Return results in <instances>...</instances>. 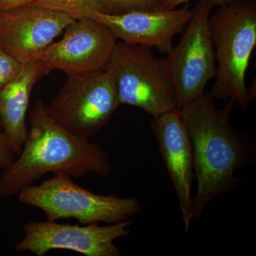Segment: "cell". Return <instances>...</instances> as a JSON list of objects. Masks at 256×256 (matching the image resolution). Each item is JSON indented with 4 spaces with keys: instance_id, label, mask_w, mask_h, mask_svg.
<instances>
[{
    "instance_id": "1",
    "label": "cell",
    "mask_w": 256,
    "mask_h": 256,
    "mask_svg": "<svg viewBox=\"0 0 256 256\" xmlns=\"http://www.w3.org/2000/svg\"><path fill=\"white\" fill-rule=\"evenodd\" d=\"M30 120L31 128L18 159L4 170L0 178V198L18 195L48 173L63 172L76 178L89 173L110 174L108 154L98 144L58 126L48 116L43 101H37Z\"/></svg>"
},
{
    "instance_id": "2",
    "label": "cell",
    "mask_w": 256,
    "mask_h": 256,
    "mask_svg": "<svg viewBox=\"0 0 256 256\" xmlns=\"http://www.w3.org/2000/svg\"><path fill=\"white\" fill-rule=\"evenodd\" d=\"M236 102L222 109L208 94L180 109L193 148L194 168L198 183L194 196V216H201L212 200L236 188L235 172L248 162L246 140L230 124L229 116Z\"/></svg>"
},
{
    "instance_id": "3",
    "label": "cell",
    "mask_w": 256,
    "mask_h": 256,
    "mask_svg": "<svg viewBox=\"0 0 256 256\" xmlns=\"http://www.w3.org/2000/svg\"><path fill=\"white\" fill-rule=\"evenodd\" d=\"M208 26L218 62L208 96L213 100H233L246 110L254 98L246 76L256 46V0H234L220 6Z\"/></svg>"
},
{
    "instance_id": "4",
    "label": "cell",
    "mask_w": 256,
    "mask_h": 256,
    "mask_svg": "<svg viewBox=\"0 0 256 256\" xmlns=\"http://www.w3.org/2000/svg\"><path fill=\"white\" fill-rule=\"evenodd\" d=\"M22 203L40 208L46 220L76 218L82 225L112 224L139 213L141 205L133 197L97 194L60 172L37 186H28L18 194Z\"/></svg>"
},
{
    "instance_id": "5",
    "label": "cell",
    "mask_w": 256,
    "mask_h": 256,
    "mask_svg": "<svg viewBox=\"0 0 256 256\" xmlns=\"http://www.w3.org/2000/svg\"><path fill=\"white\" fill-rule=\"evenodd\" d=\"M106 70L114 80L120 105L137 107L152 118L178 108L164 62L151 48L118 43Z\"/></svg>"
},
{
    "instance_id": "6",
    "label": "cell",
    "mask_w": 256,
    "mask_h": 256,
    "mask_svg": "<svg viewBox=\"0 0 256 256\" xmlns=\"http://www.w3.org/2000/svg\"><path fill=\"white\" fill-rule=\"evenodd\" d=\"M215 6L210 0L197 3L182 37L163 60L178 109L204 94L207 84L216 77V60L208 26Z\"/></svg>"
},
{
    "instance_id": "7",
    "label": "cell",
    "mask_w": 256,
    "mask_h": 256,
    "mask_svg": "<svg viewBox=\"0 0 256 256\" xmlns=\"http://www.w3.org/2000/svg\"><path fill=\"white\" fill-rule=\"evenodd\" d=\"M119 106L114 80L105 70L68 76L46 110L60 127L89 140L109 122Z\"/></svg>"
},
{
    "instance_id": "8",
    "label": "cell",
    "mask_w": 256,
    "mask_h": 256,
    "mask_svg": "<svg viewBox=\"0 0 256 256\" xmlns=\"http://www.w3.org/2000/svg\"><path fill=\"white\" fill-rule=\"evenodd\" d=\"M131 225L128 220L106 226L58 224L50 220L32 222L24 225V238L15 244L14 248L36 256H45L56 249L86 256H120V252L114 242L129 235Z\"/></svg>"
},
{
    "instance_id": "9",
    "label": "cell",
    "mask_w": 256,
    "mask_h": 256,
    "mask_svg": "<svg viewBox=\"0 0 256 256\" xmlns=\"http://www.w3.org/2000/svg\"><path fill=\"white\" fill-rule=\"evenodd\" d=\"M116 41L106 24L84 16L65 28L63 38L53 42L41 60L50 70L58 69L68 76L100 73L107 70Z\"/></svg>"
},
{
    "instance_id": "10",
    "label": "cell",
    "mask_w": 256,
    "mask_h": 256,
    "mask_svg": "<svg viewBox=\"0 0 256 256\" xmlns=\"http://www.w3.org/2000/svg\"><path fill=\"white\" fill-rule=\"evenodd\" d=\"M75 20L66 13L36 6L1 13L0 48L22 65L37 62Z\"/></svg>"
},
{
    "instance_id": "11",
    "label": "cell",
    "mask_w": 256,
    "mask_h": 256,
    "mask_svg": "<svg viewBox=\"0 0 256 256\" xmlns=\"http://www.w3.org/2000/svg\"><path fill=\"white\" fill-rule=\"evenodd\" d=\"M193 14L188 4L180 9L136 11L114 14L90 10L84 14L104 24L124 43L158 48L164 54L173 50L174 36L182 32Z\"/></svg>"
},
{
    "instance_id": "12",
    "label": "cell",
    "mask_w": 256,
    "mask_h": 256,
    "mask_svg": "<svg viewBox=\"0 0 256 256\" xmlns=\"http://www.w3.org/2000/svg\"><path fill=\"white\" fill-rule=\"evenodd\" d=\"M166 170L178 194L185 230L194 216L192 182L194 174L193 148L180 109L153 118L151 122Z\"/></svg>"
},
{
    "instance_id": "13",
    "label": "cell",
    "mask_w": 256,
    "mask_h": 256,
    "mask_svg": "<svg viewBox=\"0 0 256 256\" xmlns=\"http://www.w3.org/2000/svg\"><path fill=\"white\" fill-rule=\"evenodd\" d=\"M50 72L42 60L23 64L18 76L0 90V126L16 156L28 137L26 118L32 89Z\"/></svg>"
},
{
    "instance_id": "14",
    "label": "cell",
    "mask_w": 256,
    "mask_h": 256,
    "mask_svg": "<svg viewBox=\"0 0 256 256\" xmlns=\"http://www.w3.org/2000/svg\"><path fill=\"white\" fill-rule=\"evenodd\" d=\"M30 6L60 12L74 20L82 18L90 10L106 13L101 0H36Z\"/></svg>"
},
{
    "instance_id": "15",
    "label": "cell",
    "mask_w": 256,
    "mask_h": 256,
    "mask_svg": "<svg viewBox=\"0 0 256 256\" xmlns=\"http://www.w3.org/2000/svg\"><path fill=\"white\" fill-rule=\"evenodd\" d=\"M106 13L119 14L136 11L162 10L163 0H101Z\"/></svg>"
},
{
    "instance_id": "16",
    "label": "cell",
    "mask_w": 256,
    "mask_h": 256,
    "mask_svg": "<svg viewBox=\"0 0 256 256\" xmlns=\"http://www.w3.org/2000/svg\"><path fill=\"white\" fill-rule=\"evenodd\" d=\"M22 66L0 48V90L18 76Z\"/></svg>"
},
{
    "instance_id": "17",
    "label": "cell",
    "mask_w": 256,
    "mask_h": 256,
    "mask_svg": "<svg viewBox=\"0 0 256 256\" xmlns=\"http://www.w3.org/2000/svg\"><path fill=\"white\" fill-rule=\"evenodd\" d=\"M14 152L9 139L4 132H0V169H6L14 161Z\"/></svg>"
},
{
    "instance_id": "18",
    "label": "cell",
    "mask_w": 256,
    "mask_h": 256,
    "mask_svg": "<svg viewBox=\"0 0 256 256\" xmlns=\"http://www.w3.org/2000/svg\"><path fill=\"white\" fill-rule=\"evenodd\" d=\"M36 0H0V13L30 6Z\"/></svg>"
},
{
    "instance_id": "19",
    "label": "cell",
    "mask_w": 256,
    "mask_h": 256,
    "mask_svg": "<svg viewBox=\"0 0 256 256\" xmlns=\"http://www.w3.org/2000/svg\"><path fill=\"white\" fill-rule=\"evenodd\" d=\"M190 0H163L162 4V10H172L178 8V6L184 4L185 2H188ZM214 3L216 6H223V5L228 4L232 2L234 0H210Z\"/></svg>"
},
{
    "instance_id": "20",
    "label": "cell",
    "mask_w": 256,
    "mask_h": 256,
    "mask_svg": "<svg viewBox=\"0 0 256 256\" xmlns=\"http://www.w3.org/2000/svg\"><path fill=\"white\" fill-rule=\"evenodd\" d=\"M0 14H1V13H0Z\"/></svg>"
}]
</instances>
